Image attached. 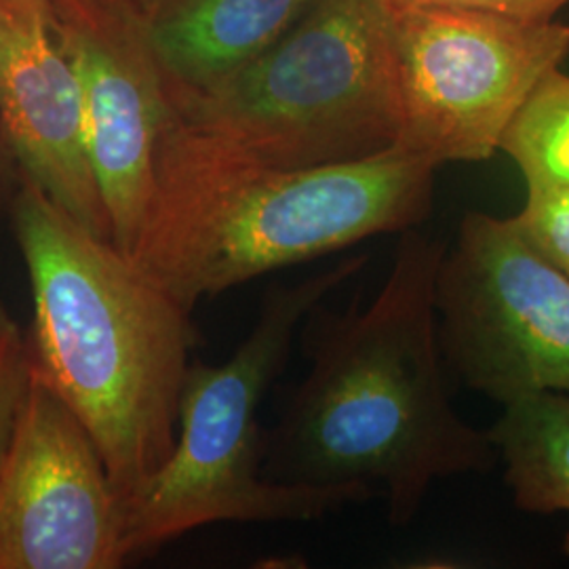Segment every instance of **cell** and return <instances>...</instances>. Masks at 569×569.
I'll use <instances>...</instances> for the list:
<instances>
[{"label": "cell", "instance_id": "obj_13", "mask_svg": "<svg viewBox=\"0 0 569 569\" xmlns=\"http://www.w3.org/2000/svg\"><path fill=\"white\" fill-rule=\"evenodd\" d=\"M500 150L526 180L569 186V74L552 70L510 122Z\"/></svg>", "mask_w": 569, "mask_h": 569}, {"label": "cell", "instance_id": "obj_18", "mask_svg": "<svg viewBox=\"0 0 569 569\" xmlns=\"http://www.w3.org/2000/svg\"><path fill=\"white\" fill-rule=\"evenodd\" d=\"M108 2H114V4H121V7H127V9H131V11H136L138 16H142L146 18L161 0H108Z\"/></svg>", "mask_w": 569, "mask_h": 569}, {"label": "cell", "instance_id": "obj_1", "mask_svg": "<svg viewBox=\"0 0 569 569\" xmlns=\"http://www.w3.org/2000/svg\"><path fill=\"white\" fill-rule=\"evenodd\" d=\"M448 243L401 232L366 306H315L302 323L308 371L262 437V475L302 488H361L406 528L443 479L489 472L486 430L456 411L437 331L435 279Z\"/></svg>", "mask_w": 569, "mask_h": 569}, {"label": "cell", "instance_id": "obj_6", "mask_svg": "<svg viewBox=\"0 0 569 569\" xmlns=\"http://www.w3.org/2000/svg\"><path fill=\"white\" fill-rule=\"evenodd\" d=\"M401 106L395 148L446 163L488 161L536 87L569 56V26L458 7L392 9Z\"/></svg>", "mask_w": 569, "mask_h": 569}, {"label": "cell", "instance_id": "obj_7", "mask_svg": "<svg viewBox=\"0 0 569 569\" xmlns=\"http://www.w3.org/2000/svg\"><path fill=\"white\" fill-rule=\"evenodd\" d=\"M449 378L500 406L569 395V279L510 222L470 211L435 279Z\"/></svg>", "mask_w": 569, "mask_h": 569}, {"label": "cell", "instance_id": "obj_12", "mask_svg": "<svg viewBox=\"0 0 569 569\" xmlns=\"http://www.w3.org/2000/svg\"><path fill=\"white\" fill-rule=\"evenodd\" d=\"M486 432L517 509L569 512V395L545 392L509 403ZM563 550L569 557V531Z\"/></svg>", "mask_w": 569, "mask_h": 569}, {"label": "cell", "instance_id": "obj_10", "mask_svg": "<svg viewBox=\"0 0 569 569\" xmlns=\"http://www.w3.org/2000/svg\"><path fill=\"white\" fill-rule=\"evenodd\" d=\"M0 131L20 176L110 241L84 143L81 87L53 32L49 0H0Z\"/></svg>", "mask_w": 569, "mask_h": 569}, {"label": "cell", "instance_id": "obj_9", "mask_svg": "<svg viewBox=\"0 0 569 569\" xmlns=\"http://www.w3.org/2000/svg\"><path fill=\"white\" fill-rule=\"evenodd\" d=\"M49 20L81 87L89 163L110 241L131 253L154 188L167 117L164 77L142 16L108 0H49Z\"/></svg>", "mask_w": 569, "mask_h": 569}, {"label": "cell", "instance_id": "obj_16", "mask_svg": "<svg viewBox=\"0 0 569 569\" xmlns=\"http://www.w3.org/2000/svg\"><path fill=\"white\" fill-rule=\"evenodd\" d=\"M392 9L401 7H458L500 13L519 20H555L569 0H387Z\"/></svg>", "mask_w": 569, "mask_h": 569}, {"label": "cell", "instance_id": "obj_3", "mask_svg": "<svg viewBox=\"0 0 569 569\" xmlns=\"http://www.w3.org/2000/svg\"><path fill=\"white\" fill-rule=\"evenodd\" d=\"M9 211L32 289V369L87 428L127 507L176 448L192 312L26 176Z\"/></svg>", "mask_w": 569, "mask_h": 569}, {"label": "cell", "instance_id": "obj_15", "mask_svg": "<svg viewBox=\"0 0 569 569\" xmlns=\"http://www.w3.org/2000/svg\"><path fill=\"white\" fill-rule=\"evenodd\" d=\"M32 378L28 333L0 302V460L9 448Z\"/></svg>", "mask_w": 569, "mask_h": 569}, {"label": "cell", "instance_id": "obj_11", "mask_svg": "<svg viewBox=\"0 0 569 569\" xmlns=\"http://www.w3.org/2000/svg\"><path fill=\"white\" fill-rule=\"evenodd\" d=\"M317 0H161L146 37L173 84H203L258 58Z\"/></svg>", "mask_w": 569, "mask_h": 569}, {"label": "cell", "instance_id": "obj_14", "mask_svg": "<svg viewBox=\"0 0 569 569\" xmlns=\"http://www.w3.org/2000/svg\"><path fill=\"white\" fill-rule=\"evenodd\" d=\"M526 204L510 222L569 279V186L547 180H526Z\"/></svg>", "mask_w": 569, "mask_h": 569}, {"label": "cell", "instance_id": "obj_8", "mask_svg": "<svg viewBox=\"0 0 569 569\" xmlns=\"http://www.w3.org/2000/svg\"><path fill=\"white\" fill-rule=\"evenodd\" d=\"M127 507L72 409L32 369L0 460V569H117Z\"/></svg>", "mask_w": 569, "mask_h": 569}, {"label": "cell", "instance_id": "obj_17", "mask_svg": "<svg viewBox=\"0 0 569 569\" xmlns=\"http://www.w3.org/2000/svg\"><path fill=\"white\" fill-rule=\"evenodd\" d=\"M16 173H20V169L2 138V131H0V209L9 207L13 194H16V188L20 183V176H16Z\"/></svg>", "mask_w": 569, "mask_h": 569}, {"label": "cell", "instance_id": "obj_5", "mask_svg": "<svg viewBox=\"0 0 569 569\" xmlns=\"http://www.w3.org/2000/svg\"><path fill=\"white\" fill-rule=\"evenodd\" d=\"M186 124L260 163L310 169L397 146L401 106L387 0H317L258 58L213 81H164Z\"/></svg>", "mask_w": 569, "mask_h": 569}, {"label": "cell", "instance_id": "obj_4", "mask_svg": "<svg viewBox=\"0 0 569 569\" xmlns=\"http://www.w3.org/2000/svg\"><path fill=\"white\" fill-rule=\"evenodd\" d=\"M357 253L296 283L272 284L258 319L222 366L190 361L183 378L178 441L171 458L127 505L124 559L154 555L194 529L216 523L312 521L371 500L361 488H302L262 475L258 411L283 373L306 315L359 274Z\"/></svg>", "mask_w": 569, "mask_h": 569}, {"label": "cell", "instance_id": "obj_2", "mask_svg": "<svg viewBox=\"0 0 569 569\" xmlns=\"http://www.w3.org/2000/svg\"><path fill=\"white\" fill-rule=\"evenodd\" d=\"M437 169L401 148L279 169L186 124L167 106L152 197L129 256L192 312L268 272L418 228L432 209Z\"/></svg>", "mask_w": 569, "mask_h": 569}]
</instances>
